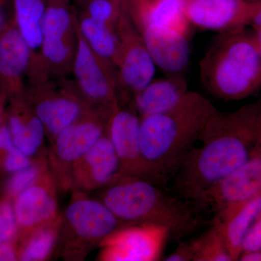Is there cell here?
Instances as JSON below:
<instances>
[{
    "label": "cell",
    "mask_w": 261,
    "mask_h": 261,
    "mask_svg": "<svg viewBox=\"0 0 261 261\" xmlns=\"http://www.w3.org/2000/svg\"><path fill=\"white\" fill-rule=\"evenodd\" d=\"M123 4L118 0H88L84 14L116 29Z\"/></svg>",
    "instance_id": "83f0119b"
},
{
    "label": "cell",
    "mask_w": 261,
    "mask_h": 261,
    "mask_svg": "<svg viewBox=\"0 0 261 261\" xmlns=\"http://www.w3.org/2000/svg\"><path fill=\"white\" fill-rule=\"evenodd\" d=\"M238 260L240 261H261V250L260 251L243 252L240 254Z\"/></svg>",
    "instance_id": "e575fe53"
},
{
    "label": "cell",
    "mask_w": 261,
    "mask_h": 261,
    "mask_svg": "<svg viewBox=\"0 0 261 261\" xmlns=\"http://www.w3.org/2000/svg\"><path fill=\"white\" fill-rule=\"evenodd\" d=\"M260 4L244 0H184V9L190 25L220 34L250 25Z\"/></svg>",
    "instance_id": "4fadbf2b"
},
{
    "label": "cell",
    "mask_w": 261,
    "mask_h": 261,
    "mask_svg": "<svg viewBox=\"0 0 261 261\" xmlns=\"http://www.w3.org/2000/svg\"><path fill=\"white\" fill-rule=\"evenodd\" d=\"M8 0H0V33L8 25V18H7L6 12H5V5Z\"/></svg>",
    "instance_id": "d590c367"
},
{
    "label": "cell",
    "mask_w": 261,
    "mask_h": 261,
    "mask_svg": "<svg viewBox=\"0 0 261 261\" xmlns=\"http://www.w3.org/2000/svg\"><path fill=\"white\" fill-rule=\"evenodd\" d=\"M76 19L70 0H48L42 20L40 56L51 72L72 68L77 43Z\"/></svg>",
    "instance_id": "9c48e42d"
},
{
    "label": "cell",
    "mask_w": 261,
    "mask_h": 261,
    "mask_svg": "<svg viewBox=\"0 0 261 261\" xmlns=\"http://www.w3.org/2000/svg\"><path fill=\"white\" fill-rule=\"evenodd\" d=\"M114 110L92 108L51 142L47 162L59 191H69L75 165L106 133Z\"/></svg>",
    "instance_id": "8992f818"
},
{
    "label": "cell",
    "mask_w": 261,
    "mask_h": 261,
    "mask_svg": "<svg viewBox=\"0 0 261 261\" xmlns=\"http://www.w3.org/2000/svg\"><path fill=\"white\" fill-rule=\"evenodd\" d=\"M198 142L171 179V192L194 205L204 192L261 150V100L231 112L217 110Z\"/></svg>",
    "instance_id": "6da1fadb"
},
{
    "label": "cell",
    "mask_w": 261,
    "mask_h": 261,
    "mask_svg": "<svg viewBox=\"0 0 261 261\" xmlns=\"http://www.w3.org/2000/svg\"><path fill=\"white\" fill-rule=\"evenodd\" d=\"M77 43L73 69L81 99L92 108L114 110L120 104L118 75L113 63L98 57L77 29Z\"/></svg>",
    "instance_id": "ba28073f"
},
{
    "label": "cell",
    "mask_w": 261,
    "mask_h": 261,
    "mask_svg": "<svg viewBox=\"0 0 261 261\" xmlns=\"http://www.w3.org/2000/svg\"><path fill=\"white\" fill-rule=\"evenodd\" d=\"M132 18L136 25H149L176 31L188 36L190 24L184 9V0H132Z\"/></svg>",
    "instance_id": "44dd1931"
},
{
    "label": "cell",
    "mask_w": 261,
    "mask_h": 261,
    "mask_svg": "<svg viewBox=\"0 0 261 261\" xmlns=\"http://www.w3.org/2000/svg\"><path fill=\"white\" fill-rule=\"evenodd\" d=\"M217 110L202 94L188 92L171 109L141 118L142 156L160 186L178 172Z\"/></svg>",
    "instance_id": "7a4b0ae2"
},
{
    "label": "cell",
    "mask_w": 261,
    "mask_h": 261,
    "mask_svg": "<svg viewBox=\"0 0 261 261\" xmlns=\"http://www.w3.org/2000/svg\"><path fill=\"white\" fill-rule=\"evenodd\" d=\"M123 226H126L97 197L73 192L69 203L61 214L55 253L65 260H83Z\"/></svg>",
    "instance_id": "5b68a950"
},
{
    "label": "cell",
    "mask_w": 261,
    "mask_h": 261,
    "mask_svg": "<svg viewBox=\"0 0 261 261\" xmlns=\"http://www.w3.org/2000/svg\"><path fill=\"white\" fill-rule=\"evenodd\" d=\"M187 81L181 75L152 80L140 92L135 94L133 106L140 118L168 111L181 101L188 92Z\"/></svg>",
    "instance_id": "ffe728a7"
},
{
    "label": "cell",
    "mask_w": 261,
    "mask_h": 261,
    "mask_svg": "<svg viewBox=\"0 0 261 261\" xmlns=\"http://www.w3.org/2000/svg\"><path fill=\"white\" fill-rule=\"evenodd\" d=\"M194 261H233L222 233L216 225L192 240Z\"/></svg>",
    "instance_id": "484cf974"
},
{
    "label": "cell",
    "mask_w": 261,
    "mask_h": 261,
    "mask_svg": "<svg viewBox=\"0 0 261 261\" xmlns=\"http://www.w3.org/2000/svg\"><path fill=\"white\" fill-rule=\"evenodd\" d=\"M260 214L261 193L244 204L224 221L212 223L222 233L233 261L238 260L244 239Z\"/></svg>",
    "instance_id": "7402d4cb"
},
{
    "label": "cell",
    "mask_w": 261,
    "mask_h": 261,
    "mask_svg": "<svg viewBox=\"0 0 261 261\" xmlns=\"http://www.w3.org/2000/svg\"><path fill=\"white\" fill-rule=\"evenodd\" d=\"M123 6L116 24L121 48L117 65L118 85L134 96L153 80L156 65L140 31Z\"/></svg>",
    "instance_id": "30bf717a"
},
{
    "label": "cell",
    "mask_w": 261,
    "mask_h": 261,
    "mask_svg": "<svg viewBox=\"0 0 261 261\" xmlns=\"http://www.w3.org/2000/svg\"><path fill=\"white\" fill-rule=\"evenodd\" d=\"M33 161L34 159H31L15 146L0 161V168L4 172L12 174L28 167Z\"/></svg>",
    "instance_id": "f546056e"
},
{
    "label": "cell",
    "mask_w": 261,
    "mask_h": 261,
    "mask_svg": "<svg viewBox=\"0 0 261 261\" xmlns=\"http://www.w3.org/2000/svg\"><path fill=\"white\" fill-rule=\"evenodd\" d=\"M25 99L44 125L50 143L60 132L92 108L76 94L65 91L43 89Z\"/></svg>",
    "instance_id": "2e32d148"
},
{
    "label": "cell",
    "mask_w": 261,
    "mask_h": 261,
    "mask_svg": "<svg viewBox=\"0 0 261 261\" xmlns=\"http://www.w3.org/2000/svg\"><path fill=\"white\" fill-rule=\"evenodd\" d=\"M49 171L47 154L34 159L30 166L10 174L5 189V197L14 200L17 196Z\"/></svg>",
    "instance_id": "4316f807"
},
{
    "label": "cell",
    "mask_w": 261,
    "mask_h": 261,
    "mask_svg": "<svg viewBox=\"0 0 261 261\" xmlns=\"http://www.w3.org/2000/svg\"><path fill=\"white\" fill-rule=\"evenodd\" d=\"M121 176V162L107 130L75 165L70 190L94 193Z\"/></svg>",
    "instance_id": "9a60e30c"
},
{
    "label": "cell",
    "mask_w": 261,
    "mask_h": 261,
    "mask_svg": "<svg viewBox=\"0 0 261 261\" xmlns=\"http://www.w3.org/2000/svg\"><path fill=\"white\" fill-rule=\"evenodd\" d=\"M170 238L166 228L158 225L123 226L102 242L99 260L154 261L161 258L165 244Z\"/></svg>",
    "instance_id": "8fae6325"
},
{
    "label": "cell",
    "mask_w": 261,
    "mask_h": 261,
    "mask_svg": "<svg viewBox=\"0 0 261 261\" xmlns=\"http://www.w3.org/2000/svg\"><path fill=\"white\" fill-rule=\"evenodd\" d=\"M260 193L261 150L204 192L195 206L204 216L212 215V223H219Z\"/></svg>",
    "instance_id": "52a82bcc"
},
{
    "label": "cell",
    "mask_w": 261,
    "mask_h": 261,
    "mask_svg": "<svg viewBox=\"0 0 261 261\" xmlns=\"http://www.w3.org/2000/svg\"><path fill=\"white\" fill-rule=\"evenodd\" d=\"M195 249L192 242H179L177 248L166 257V261H194Z\"/></svg>",
    "instance_id": "1f68e13d"
},
{
    "label": "cell",
    "mask_w": 261,
    "mask_h": 261,
    "mask_svg": "<svg viewBox=\"0 0 261 261\" xmlns=\"http://www.w3.org/2000/svg\"><path fill=\"white\" fill-rule=\"evenodd\" d=\"M32 51L15 23L0 33V85L12 97L22 94V79L30 71Z\"/></svg>",
    "instance_id": "ac0fdd59"
},
{
    "label": "cell",
    "mask_w": 261,
    "mask_h": 261,
    "mask_svg": "<svg viewBox=\"0 0 261 261\" xmlns=\"http://www.w3.org/2000/svg\"><path fill=\"white\" fill-rule=\"evenodd\" d=\"M245 2H248V3H260L261 0H244Z\"/></svg>",
    "instance_id": "ab89813d"
},
{
    "label": "cell",
    "mask_w": 261,
    "mask_h": 261,
    "mask_svg": "<svg viewBox=\"0 0 261 261\" xmlns=\"http://www.w3.org/2000/svg\"><path fill=\"white\" fill-rule=\"evenodd\" d=\"M13 98L6 121L15 145L31 159L45 155L47 149L44 141L47 135L44 125L23 94Z\"/></svg>",
    "instance_id": "d6986e66"
},
{
    "label": "cell",
    "mask_w": 261,
    "mask_h": 261,
    "mask_svg": "<svg viewBox=\"0 0 261 261\" xmlns=\"http://www.w3.org/2000/svg\"><path fill=\"white\" fill-rule=\"evenodd\" d=\"M250 25H252L255 30L261 31V4L256 13H255V16L252 19Z\"/></svg>",
    "instance_id": "8d00e7d4"
},
{
    "label": "cell",
    "mask_w": 261,
    "mask_h": 261,
    "mask_svg": "<svg viewBox=\"0 0 261 261\" xmlns=\"http://www.w3.org/2000/svg\"><path fill=\"white\" fill-rule=\"evenodd\" d=\"M58 184L50 171L43 174L13 200L18 240L58 219Z\"/></svg>",
    "instance_id": "5bb4252c"
},
{
    "label": "cell",
    "mask_w": 261,
    "mask_h": 261,
    "mask_svg": "<svg viewBox=\"0 0 261 261\" xmlns=\"http://www.w3.org/2000/svg\"><path fill=\"white\" fill-rule=\"evenodd\" d=\"M5 95V93L4 91H3V88H2L1 85H0V102H3V99H4V96Z\"/></svg>",
    "instance_id": "f35d334b"
},
{
    "label": "cell",
    "mask_w": 261,
    "mask_h": 261,
    "mask_svg": "<svg viewBox=\"0 0 261 261\" xmlns=\"http://www.w3.org/2000/svg\"><path fill=\"white\" fill-rule=\"evenodd\" d=\"M94 193L125 226H163L175 241H182L207 223L191 202L142 178L121 176Z\"/></svg>",
    "instance_id": "3957f363"
},
{
    "label": "cell",
    "mask_w": 261,
    "mask_h": 261,
    "mask_svg": "<svg viewBox=\"0 0 261 261\" xmlns=\"http://www.w3.org/2000/svg\"><path fill=\"white\" fill-rule=\"evenodd\" d=\"M140 120L134 106L125 107L120 103L110 118L108 136L121 162L123 176L142 178L159 185L142 156Z\"/></svg>",
    "instance_id": "7c38bea8"
},
{
    "label": "cell",
    "mask_w": 261,
    "mask_h": 261,
    "mask_svg": "<svg viewBox=\"0 0 261 261\" xmlns=\"http://www.w3.org/2000/svg\"><path fill=\"white\" fill-rule=\"evenodd\" d=\"M15 146L8 123L3 118L0 123V161Z\"/></svg>",
    "instance_id": "d6a6232c"
},
{
    "label": "cell",
    "mask_w": 261,
    "mask_h": 261,
    "mask_svg": "<svg viewBox=\"0 0 261 261\" xmlns=\"http://www.w3.org/2000/svg\"><path fill=\"white\" fill-rule=\"evenodd\" d=\"M118 1L121 2V3H125V0H118Z\"/></svg>",
    "instance_id": "60d3db41"
},
{
    "label": "cell",
    "mask_w": 261,
    "mask_h": 261,
    "mask_svg": "<svg viewBox=\"0 0 261 261\" xmlns=\"http://www.w3.org/2000/svg\"><path fill=\"white\" fill-rule=\"evenodd\" d=\"M18 241V226L13 200L3 197L0 200V245Z\"/></svg>",
    "instance_id": "f1b7e54d"
},
{
    "label": "cell",
    "mask_w": 261,
    "mask_h": 261,
    "mask_svg": "<svg viewBox=\"0 0 261 261\" xmlns=\"http://www.w3.org/2000/svg\"><path fill=\"white\" fill-rule=\"evenodd\" d=\"M252 34L254 42L256 44L257 49H258L261 54V31L255 30L254 29L253 32H252Z\"/></svg>",
    "instance_id": "74e56055"
},
{
    "label": "cell",
    "mask_w": 261,
    "mask_h": 261,
    "mask_svg": "<svg viewBox=\"0 0 261 261\" xmlns=\"http://www.w3.org/2000/svg\"><path fill=\"white\" fill-rule=\"evenodd\" d=\"M261 250V214L252 225L242 245V252Z\"/></svg>",
    "instance_id": "4dcf8cb0"
},
{
    "label": "cell",
    "mask_w": 261,
    "mask_h": 261,
    "mask_svg": "<svg viewBox=\"0 0 261 261\" xmlns=\"http://www.w3.org/2000/svg\"><path fill=\"white\" fill-rule=\"evenodd\" d=\"M18 260V241L0 245V261Z\"/></svg>",
    "instance_id": "836d02e7"
},
{
    "label": "cell",
    "mask_w": 261,
    "mask_h": 261,
    "mask_svg": "<svg viewBox=\"0 0 261 261\" xmlns=\"http://www.w3.org/2000/svg\"><path fill=\"white\" fill-rule=\"evenodd\" d=\"M154 63L168 74L181 73L190 58L188 36L166 28L136 25Z\"/></svg>",
    "instance_id": "e0dca14e"
},
{
    "label": "cell",
    "mask_w": 261,
    "mask_h": 261,
    "mask_svg": "<svg viewBox=\"0 0 261 261\" xmlns=\"http://www.w3.org/2000/svg\"><path fill=\"white\" fill-rule=\"evenodd\" d=\"M202 83L214 97L240 100L261 89V54L245 28L220 33L200 62Z\"/></svg>",
    "instance_id": "277c9868"
},
{
    "label": "cell",
    "mask_w": 261,
    "mask_h": 261,
    "mask_svg": "<svg viewBox=\"0 0 261 261\" xmlns=\"http://www.w3.org/2000/svg\"><path fill=\"white\" fill-rule=\"evenodd\" d=\"M77 29L89 47L99 58L117 66L120 40L116 29L84 14L76 20Z\"/></svg>",
    "instance_id": "603a6c76"
},
{
    "label": "cell",
    "mask_w": 261,
    "mask_h": 261,
    "mask_svg": "<svg viewBox=\"0 0 261 261\" xmlns=\"http://www.w3.org/2000/svg\"><path fill=\"white\" fill-rule=\"evenodd\" d=\"M61 214L53 222L33 230L18 240V260L43 261L55 253Z\"/></svg>",
    "instance_id": "d4e9b609"
},
{
    "label": "cell",
    "mask_w": 261,
    "mask_h": 261,
    "mask_svg": "<svg viewBox=\"0 0 261 261\" xmlns=\"http://www.w3.org/2000/svg\"><path fill=\"white\" fill-rule=\"evenodd\" d=\"M14 23L24 40L34 53L40 51L42 20L48 0H12Z\"/></svg>",
    "instance_id": "cb8c5ba5"
}]
</instances>
